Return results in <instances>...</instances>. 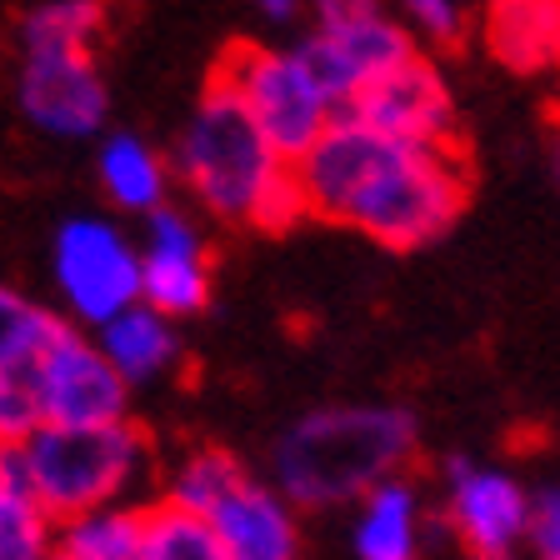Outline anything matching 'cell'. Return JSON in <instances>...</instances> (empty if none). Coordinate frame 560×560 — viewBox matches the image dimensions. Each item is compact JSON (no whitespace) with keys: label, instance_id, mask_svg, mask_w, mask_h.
Instances as JSON below:
<instances>
[{"label":"cell","instance_id":"1","mask_svg":"<svg viewBox=\"0 0 560 560\" xmlns=\"http://www.w3.org/2000/svg\"><path fill=\"white\" fill-rule=\"evenodd\" d=\"M311 221L365 235L381 250H425L466 215L470 165L460 145H406L340 116L295 161Z\"/></svg>","mask_w":560,"mask_h":560},{"label":"cell","instance_id":"2","mask_svg":"<svg viewBox=\"0 0 560 560\" xmlns=\"http://www.w3.org/2000/svg\"><path fill=\"white\" fill-rule=\"evenodd\" d=\"M171 165L175 190L196 206L200 221L266 235H285L311 221L295 161H285L260 136L245 105L221 81H206L196 110L171 145Z\"/></svg>","mask_w":560,"mask_h":560},{"label":"cell","instance_id":"3","mask_svg":"<svg viewBox=\"0 0 560 560\" xmlns=\"http://www.w3.org/2000/svg\"><path fill=\"white\" fill-rule=\"evenodd\" d=\"M420 420L396 400H330L311 406L270 445V480L295 511H350L375 486L410 476Z\"/></svg>","mask_w":560,"mask_h":560},{"label":"cell","instance_id":"4","mask_svg":"<svg viewBox=\"0 0 560 560\" xmlns=\"http://www.w3.org/2000/svg\"><path fill=\"white\" fill-rule=\"evenodd\" d=\"M11 470L35 490L56 521L140 505L161 480L155 441L136 420L116 425H40L21 451H11Z\"/></svg>","mask_w":560,"mask_h":560},{"label":"cell","instance_id":"5","mask_svg":"<svg viewBox=\"0 0 560 560\" xmlns=\"http://www.w3.org/2000/svg\"><path fill=\"white\" fill-rule=\"evenodd\" d=\"M210 81H221L256 130L276 145L285 161H301L315 151V140L340 120V105L320 85L301 46H266V40H235L210 70Z\"/></svg>","mask_w":560,"mask_h":560},{"label":"cell","instance_id":"6","mask_svg":"<svg viewBox=\"0 0 560 560\" xmlns=\"http://www.w3.org/2000/svg\"><path fill=\"white\" fill-rule=\"evenodd\" d=\"M50 285L60 320L101 330L130 305H140V241L120 215L81 210L50 235Z\"/></svg>","mask_w":560,"mask_h":560},{"label":"cell","instance_id":"7","mask_svg":"<svg viewBox=\"0 0 560 560\" xmlns=\"http://www.w3.org/2000/svg\"><path fill=\"white\" fill-rule=\"evenodd\" d=\"M435 515L466 560H521V550L530 546L536 490L511 466L480 455H445Z\"/></svg>","mask_w":560,"mask_h":560},{"label":"cell","instance_id":"8","mask_svg":"<svg viewBox=\"0 0 560 560\" xmlns=\"http://www.w3.org/2000/svg\"><path fill=\"white\" fill-rule=\"evenodd\" d=\"M15 105L46 140H101L110 130V85L95 50H21Z\"/></svg>","mask_w":560,"mask_h":560},{"label":"cell","instance_id":"9","mask_svg":"<svg viewBox=\"0 0 560 560\" xmlns=\"http://www.w3.org/2000/svg\"><path fill=\"white\" fill-rule=\"evenodd\" d=\"M140 241V301L155 305L171 320L206 315L215 295V256H210V231L196 210L165 206L145 215L136 231Z\"/></svg>","mask_w":560,"mask_h":560},{"label":"cell","instance_id":"10","mask_svg":"<svg viewBox=\"0 0 560 560\" xmlns=\"http://www.w3.org/2000/svg\"><path fill=\"white\" fill-rule=\"evenodd\" d=\"M35 390L46 406V425H116L130 420V390L105 361L91 330L60 320L50 346L35 361Z\"/></svg>","mask_w":560,"mask_h":560},{"label":"cell","instance_id":"11","mask_svg":"<svg viewBox=\"0 0 560 560\" xmlns=\"http://www.w3.org/2000/svg\"><path fill=\"white\" fill-rule=\"evenodd\" d=\"M346 116H355L361 126L390 140H406V145H455V136H460L455 85L441 60L425 50H416L406 66H396L365 95H355Z\"/></svg>","mask_w":560,"mask_h":560},{"label":"cell","instance_id":"12","mask_svg":"<svg viewBox=\"0 0 560 560\" xmlns=\"http://www.w3.org/2000/svg\"><path fill=\"white\" fill-rule=\"evenodd\" d=\"M295 46L305 50L311 70L320 75L330 101L340 105V116L355 105V95H365L381 75H390V70L406 66L420 50L390 11L365 15V21H350V25H311V35H301Z\"/></svg>","mask_w":560,"mask_h":560},{"label":"cell","instance_id":"13","mask_svg":"<svg viewBox=\"0 0 560 560\" xmlns=\"http://www.w3.org/2000/svg\"><path fill=\"white\" fill-rule=\"evenodd\" d=\"M200 521L221 536V546L235 560H305L301 511L280 495L276 480L256 476L250 466L231 480V490Z\"/></svg>","mask_w":560,"mask_h":560},{"label":"cell","instance_id":"14","mask_svg":"<svg viewBox=\"0 0 560 560\" xmlns=\"http://www.w3.org/2000/svg\"><path fill=\"white\" fill-rule=\"evenodd\" d=\"M441 515L416 476L375 486L350 505V556L355 560H431V536Z\"/></svg>","mask_w":560,"mask_h":560},{"label":"cell","instance_id":"15","mask_svg":"<svg viewBox=\"0 0 560 560\" xmlns=\"http://www.w3.org/2000/svg\"><path fill=\"white\" fill-rule=\"evenodd\" d=\"M476 31L486 56L511 75H560V0H486Z\"/></svg>","mask_w":560,"mask_h":560},{"label":"cell","instance_id":"16","mask_svg":"<svg viewBox=\"0 0 560 560\" xmlns=\"http://www.w3.org/2000/svg\"><path fill=\"white\" fill-rule=\"evenodd\" d=\"M95 186L110 200L116 215H155L175 196V165L171 151L151 145L140 130H105L95 140Z\"/></svg>","mask_w":560,"mask_h":560},{"label":"cell","instance_id":"17","mask_svg":"<svg viewBox=\"0 0 560 560\" xmlns=\"http://www.w3.org/2000/svg\"><path fill=\"white\" fill-rule=\"evenodd\" d=\"M95 346L105 350V361L120 371V381L130 390L145 385H165L180 365H186V340H180V320L161 315L155 305H130L126 315H116L110 326L91 330Z\"/></svg>","mask_w":560,"mask_h":560},{"label":"cell","instance_id":"18","mask_svg":"<svg viewBox=\"0 0 560 560\" xmlns=\"http://www.w3.org/2000/svg\"><path fill=\"white\" fill-rule=\"evenodd\" d=\"M241 470H245V460L235 451H225V445H186V451L171 455L161 466L155 501L175 505V511H190V515H206L231 490V480Z\"/></svg>","mask_w":560,"mask_h":560},{"label":"cell","instance_id":"19","mask_svg":"<svg viewBox=\"0 0 560 560\" xmlns=\"http://www.w3.org/2000/svg\"><path fill=\"white\" fill-rule=\"evenodd\" d=\"M145 521H151V501L105 505V511L60 521V556H70V560H140V550H145Z\"/></svg>","mask_w":560,"mask_h":560},{"label":"cell","instance_id":"20","mask_svg":"<svg viewBox=\"0 0 560 560\" xmlns=\"http://www.w3.org/2000/svg\"><path fill=\"white\" fill-rule=\"evenodd\" d=\"M110 25V0H40L21 21V50H95Z\"/></svg>","mask_w":560,"mask_h":560},{"label":"cell","instance_id":"21","mask_svg":"<svg viewBox=\"0 0 560 560\" xmlns=\"http://www.w3.org/2000/svg\"><path fill=\"white\" fill-rule=\"evenodd\" d=\"M60 550V521L35 501L15 470L0 486V560H50Z\"/></svg>","mask_w":560,"mask_h":560},{"label":"cell","instance_id":"22","mask_svg":"<svg viewBox=\"0 0 560 560\" xmlns=\"http://www.w3.org/2000/svg\"><path fill=\"white\" fill-rule=\"evenodd\" d=\"M56 326H60V311H46L40 301H31L25 291L0 280V371L40 361V350L50 346Z\"/></svg>","mask_w":560,"mask_h":560},{"label":"cell","instance_id":"23","mask_svg":"<svg viewBox=\"0 0 560 560\" xmlns=\"http://www.w3.org/2000/svg\"><path fill=\"white\" fill-rule=\"evenodd\" d=\"M140 560H235V556L221 546V536H215L200 515L175 511V505H165V501H151Z\"/></svg>","mask_w":560,"mask_h":560},{"label":"cell","instance_id":"24","mask_svg":"<svg viewBox=\"0 0 560 560\" xmlns=\"http://www.w3.org/2000/svg\"><path fill=\"white\" fill-rule=\"evenodd\" d=\"M390 15L406 25L410 40H416L425 56H435V50H455L470 35V5L466 0H396V11Z\"/></svg>","mask_w":560,"mask_h":560},{"label":"cell","instance_id":"25","mask_svg":"<svg viewBox=\"0 0 560 560\" xmlns=\"http://www.w3.org/2000/svg\"><path fill=\"white\" fill-rule=\"evenodd\" d=\"M40 425H46V406H40V390H35V365L0 371V445L21 451Z\"/></svg>","mask_w":560,"mask_h":560},{"label":"cell","instance_id":"26","mask_svg":"<svg viewBox=\"0 0 560 560\" xmlns=\"http://www.w3.org/2000/svg\"><path fill=\"white\" fill-rule=\"evenodd\" d=\"M530 560H560V486L536 490V521H530Z\"/></svg>","mask_w":560,"mask_h":560},{"label":"cell","instance_id":"27","mask_svg":"<svg viewBox=\"0 0 560 560\" xmlns=\"http://www.w3.org/2000/svg\"><path fill=\"white\" fill-rule=\"evenodd\" d=\"M385 0H311L315 25H350L365 21V15H381Z\"/></svg>","mask_w":560,"mask_h":560},{"label":"cell","instance_id":"28","mask_svg":"<svg viewBox=\"0 0 560 560\" xmlns=\"http://www.w3.org/2000/svg\"><path fill=\"white\" fill-rule=\"evenodd\" d=\"M250 11L266 25H295L301 15H311V0H250Z\"/></svg>","mask_w":560,"mask_h":560},{"label":"cell","instance_id":"29","mask_svg":"<svg viewBox=\"0 0 560 560\" xmlns=\"http://www.w3.org/2000/svg\"><path fill=\"white\" fill-rule=\"evenodd\" d=\"M550 175H556V186H560V126H556V136H550Z\"/></svg>","mask_w":560,"mask_h":560},{"label":"cell","instance_id":"30","mask_svg":"<svg viewBox=\"0 0 560 560\" xmlns=\"http://www.w3.org/2000/svg\"><path fill=\"white\" fill-rule=\"evenodd\" d=\"M5 470H11V451L0 445V486H5Z\"/></svg>","mask_w":560,"mask_h":560},{"label":"cell","instance_id":"31","mask_svg":"<svg viewBox=\"0 0 560 560\" xmlns=\"http://www.w3.org/2000/svg\"><path fill=\"white\" fill-rule=\"evenodd\" d=\"M556 126H560V95H556Z\"/></svg>","mask_w":560,"mask_h":560},{"label":"cell","instance_id":"32","mask_svg":"<svg viewBox=\"0 0 560 560\" xmlns=\"http://www.w3.org/2000/svg\"><path fill=\"white\" fill-rule=\"evenodd\" d=\"M50 560H70V556H60V550H56V556H50Z\"/></svg>","mask_w":560,"mask_h":560},{"label":"cell","instance_id":"33","mask_svg":"<svg viewBox=\"0 0 560 560\" xmlns=\"http://www.w3.org/2000/svg\"><path fill=\"white\" fill-rule=\"evenodd\" d=\"M460 560H466V556H460Z\"/></svg>","mask_w":560,"mask_h":560}]
</instances>
